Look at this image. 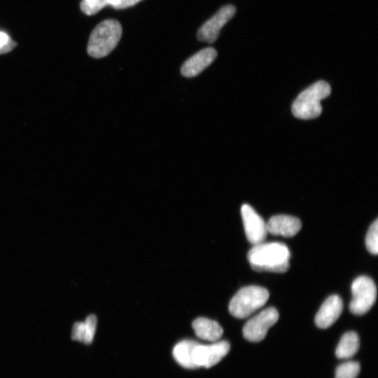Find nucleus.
I'll return each instance as SVG.
<instances>
[{
	"instance_id": "f257e3e1",
	"label": "nucleus",
	"mask_w": 378,
	"mask_h": 378,
	"mask_svg": "<svg viewBox=\"0 0 378 378\" xmlns=\"http://www.w3.org/2000/svg\"><path fill=\"white\" fill-rule=\"evenodd\" d=\"M291 253L281 243H262L255 246L248 258L252 268L257 272L283 273L290 268Z\"/></svg>"
},
{
	"instance_id": "f03ea898",
	"label": "nucleus",
	"mask_w": 378,
	"mask_h": 378,
	"mask_svg": "<svg viewBox=\"0 0 378 378\" xmlns=\"http://www.w3.org/2000/svg\"><path fill=\"white\" fill-rule=\"evenodd\" d=\"M122 26L115 19L99 24L92 30L88 43V53L94 59L108 57L116 48L122 37Z\"/></svg>"
},
{
	"instance_id": "7ed1b4c3",
	"label": "nucleus",
	"mask_w": 378,
	"mask_h": 378,
	"mask_svg": "<svg viewBox=\"0 0 378 378\" xmlns=\"http://www.w3.org/2000/svg\"><path fill=\"white\" fill-rule=\"evenodd\" d=\"M332 88L324 81H319L304 90L292 106V113L298 119L317 118L322 112L321 101L327 98Z\"/></svg>"
},
{
	"instance_id": "20e7f679",
	"label": "nucleus",
	"mask_w": 378,
	"mask_h": 378,
	"mask_svg": "<svg viewBox=\"0 0 378 378\" xmlns=\"http://www.w3.org/2000/svg\"><path fill=\"white\" fill-rule=\"evenodd\" d=\"M269 296L268 291L261 287L243 288L231 299L228 306L229 312L235 318H247L264 306Z\"/></svg>"
},
{
	"instance_id": "39448f33",
	"label": "nucleus",
	"mask_w": 378,
	"mask_h": 378,
	"mask_svg": "<svg viewBox=\"0 0 378 378\" xmlns=\"http://www.w3.org/2000/svg\"><path fill=\"white\" fill-rule=\"evenodd\" d=\"M352 294L350 310L355 315H365L376 301L377 288L374 281L364 275L357 277L352 282Z\"/></svg>"
},
{
	"instance_id": "423d86ee",
	"label": "nucleus",
	"mask_w": 378,
	"mask_h": 378,
	"mask_svg": "<svg viewBox=\"0 0 378 378\" xmlns=\"http://www.w3.org/2000/svg\"><path fill=\"white\" fill-rule=\"evenodd\" d=\"M278 319L279 312L275 308L263 310L246 324L243 330L244 338L253 343L262 341Z\"/></svg>"
},
{
	"instance_id": "0eeeda50",
	"label": "nucleus",
	"mask_w": 378,
	"mask_h": 378,
	"mask_svg": "<svg viewBox=\"0 0 378 378\" xmlns=\"http://www.w3.org/2000/svg\"><path fill=\"white\" fill-rule=\"evenodd\" d=\"M230 346L223 341L210 345L198 344L194 352L195 363L197 368H211L219 363L229 352Z\"/></svg>"
},
{
	"instance_id": "6e6552de",
	"label": "nucleus",
	"mask_w": 378,
	"mask_h": 378,
	"mask_svg": "<svg viewBox=\"0 0 378 378\" xmlns=\"http://www.w3.org/2000/svg\"><path fill=\"white\" fill-rule=\"evenodd\" d=\"M241 215L248 241L254 246L263 243L268 232L263 218L248 204L242 206Z\"/></svg>"
},
{
	"instance_id": "1a4fd4ad",
	"label": "nucleus",
	"mask_w": 378,
	"mask_h": 378,
	"mask_svg": "<svg viewBox=\"0 0 378 378\" xmlns=\"http://www.w3.org/2000/svg\"><path fill=\"white\" fill-rule=\"evenodd\" d=\"M235 12L236 8L233 6L223 7L199 29L198 39L210 43L216 41L221 29L234 17Z\"/></svg>"
},
{
	"instance_id": "9d476101",
	"label": "nucleus",
	"mask_w": 378,
	"mask_h": 378,
	"mask_svg": "<svg viewBox=\"0 0 378 378\" xmlns=\"http://www.w3.org/2000/svg\"><path fill=\"white\" fill-rule=\"evenodd\" d=\"M343 310L344 303L340 297H329L316 315L315 321L317 326L325 329L332 326L340 317Z\"/></svg>"
},
{
	"instance_id": "9b49d317",
	"label": "nucleus",
	"mask_w": 378,
	"mask_h": 378,
	"mask_svg": "<svg viewBox=\"0 0 378 378\" xmlns=\"http://www.w3.org/2000/svg\"><path fill=\"white\" fill-rule=\"evenodd\" d=\"M217 57V52L212 47L204 49L190 59L182 66L181 74L188 78L197 77L210 66Z\"/></svg>"
},
{
	"instance_id": "f8f14e48",
	"label": "nucleus",
	"mask_w": 378,
	"mask_h": 378,
	"mask_svg": "<svg viewBox=\"0 0 378 378\" xmlns=\"http://www.w3.org/2000/svg\"><path fill=\"white\" fill-rule=\"evenodd\" d=\"M268 232L273 235H280L291 238L301 229L302 223L299 219L289 215H277L271 217L266 223Z\"/></svg>"
},
{
	"instance_id": "ddd939ff",
	"label": "nucleus",
	"mask_w": 378,
	"mask_h": 378,
	"mask_svg": "<svg viewBox=\"0 0 378 378\" xmlns=\"http://www.w3.org/2000/svg\"><path fill=\"white\" fill-rule=\"evenodd\" d=\"M192 326L196 335L207 341L217 342L223 333V328L218 322L205 317L195 319Z\"/></svg>"
},
{
	"instance_id": "4468645a",
	"label": "nucleus",
	"mask_w": 378,
	"mask_h": 378,
	"mask_svg": "<svg viewBox=\"0 0 378 378\" xmlns=\"http://www.w3.org/2000/svg\"><path fill=\"white\" fill-rule=\"evenodd\" d=\"M97 317L90 315L83 322L75 323L72 330V339L84 344H90L97 328Z\"/></svg>"
},
{
	"instance_id": "2eb2a0df",
	"label": "nucleus",
	"mask_w": 378,
	"mask_h": 378,
	"mask_svg": "<svg viewBox=\"0 0 378 378\" xmlns=\"http://www.w3.org/2000/svg\"><path fill=\"white\" fill-rule=\"evenodd\" d=\"M198 343L193 341H183L177 344L172 351L175 361L187 369L198 368L195 363L194 352Z\"/></svg>"
},
{
	"instance_id": "dca6fc26",
	"label": "nucleus",
	"mask_w": 378,
	"mask_h": 378,
	"mask_svg": "<svg viewBox=\"0 0 378 378\" xmlns=\"http://www.w3.org/2000/svg\"><path fill=\"white\" fill-rule=\"evenodd\" d=\"M359 349V338L353 332L343 336L337 348L336 355L339 359H348L354 357Z\"/></svg>"
},
{
	"instance_id": "f3484780",
	"label": "nucleus",
	"mask_w": 378,
	"mask_h": 378,
	"mask_svg": "<svg viewBox=\"0 0 378 378\" xmlns=\"http://www.w3.org/2000/svg\"><path fill=\"white\" fill-rule=\"evenodd\" d=\"M360 364L356 361L342 364L336 370V378H357L360 373Z\"/></svg>"
},
{
	"instance_id": "a211bd4d",
	"label": "nucleus",
	"mask_w": 378,
	"mask_h": 378,
	"mask_svg": "<svg viewBox=\"0 0 378 378\" xmlns=\"http://www.w3.org/2000/svg\"><path fill=\"white\" fill-rule=\"evenodd\" d=\"M366 246L370 253L378 254V220L376 219L370 226L366 238Z\"/></svg>"
},
{
	"instance_id": "6ab92c4d",
	"label": "nucleus",
	"mask_w": 378,
	"mask_h": 378,
	"mask_svg": "<svg viewBox=\"0 0 378 378\" xmlns=\"http://www.w3.org/2000/svg\"><path fill=\"white\" fill-rule=\"evenodd\" d=\"M108 6V0H82L81 10L85 14L92 16Z\"/></svg>"
},
{
	"instance_id": "aec40b11",
	"label": "nucleus",
	"mask_w": 378,
	"mask_h": 378,
	"mask_svg": "<svg viewBox=\"0 0 378 378\" xmlns=\"http://www.w3.org/2000/svg\"><path fill=\"white\" fill-rule=\"evenodd\" d=\"M16 46L17 43L12 40L8 34L0 32V54L11 52Z\"/></svg>"
},
{
	"instance_id": "412c9836",
	"label": "nucleus",
	"mask_w": 378,
	"mask_h": 378,
	"mask_svg": "<svg viewBox=\"0 0 378 378\" xmlns=\"http://www.w3.org/2000/svg\"><path fill=\"white\" fill-rule=\"evenodd\" d=\"M143 0H119V3L114 8L117 10L126 9L135 6Z\"/></svg>"
},
{
	"instance_id": "4be33fe9",
	"label": "nucleus",
	"mask_w": 378,
	"mask_h": 378,
	"mask_svg": "<svg viewBox=\"0 0 378 378\" xmlns=\"http://www.w3.org/2000/svg\"><path fill=\"white\" fill-rule=\"evenodd\" d=\"M109 6L115 8L119 2V0H108Z\"/></svg>"
}]
</instances>
